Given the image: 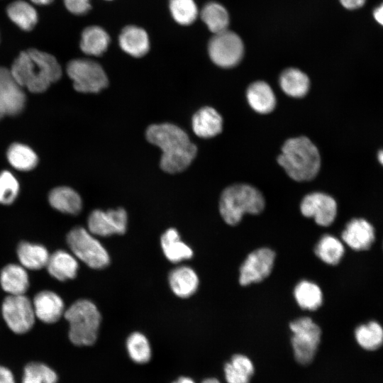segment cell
<instances>
[{
  "instance_id": "cell-1",
  "label": "cell",
  "mask_w": 383,
  "mask_h": 383,
  "mask_svg": "<svg viewBox=\"0 0 383 383\" xmlns=\"http://www.w3.org/2000/svg\"><path fill=\"white\" fill-rule=\"evenodd\" d=\"M148 140L162 150L161 168L168 173L184 170L194 159L197 148L186 132L171 123L153 124L146 131Z\"/></svg>"
},
{
  "instance_id": "cell-2",
  "label": "cell",
  "mask_w": 383,
  "mask_h": 383,
  "mask_svg": "<svg viewBox=\"0 0 383 383\" xmlns=\"http://www.w3.org/2000/svg\"><path fill=\"white\" fill-rule=\"evenodd\" d=\"M10 71L23 88L33 93L46 91L62 74L61 66L53 55L35 48L21 52Z\"/></svg>"
},
{
  "instance_id": "cell-3",
  "label": "cell",
  "mask_w": 383,
  "mask_h": 383,
  "mask_svg": "<svg viewBox=\"0 0 383 383\" xmlns=\"http://www.w3.org/2000/svg\"><path fill=\"white\" fill-rule=\"evenodd\" d=\"M277 162L287 174L297 182L313 179L321 167V157L316 146L305 136L286 140Z\"/></svg>"
},
{
  "instance_id": "cell-4",
  "label": "cell",
  "mask_w": 383,
  "mask_h": 383,
  "mask_svg": "<svg viewBox=\"0 0 383 383\" xmlns=\"http://www.w3.org/2000/svg\"><path fill=\"white\" fill-rule=\"evenodd\" d=\"M265 206L264 196L257 189L246 184H236L222 192L219 212L228 225L236 226L245 213L260 214Z\"/></svg>"
},
{
  "instance_id": "cell-5",
  "label": "cell",
  "mask_w": 383,
  "mask_h": 383,
  "mask_svg": "<svg viewBox=\"0 0 383 383\" xmlns=\"http://www.w3.org/2000/svg\"><path fill=\"white\" fill-rule=\"evenodd\" d=\"M64 315L70 325L68 336L74 345L89 346L96 341L101 317L93 302L87 299L77 300Z\"/></svg>"
},
{
  "instance_id": "cell-6",
  "label": "cell",
  "mask_w": 383,
  "mask_h": 383,
  "mask_svg": "<svg viewBox=\"0 0 383 383\" xmlns=\"http://www.w3.org/2000/svg\"><path fill=\"white\" fill-rule=\"evenodd\" d=\"M67 242L74 255L89 267L100 270L109 265L110 257L106 250L85 228L72 229L67 235Z\"/></svg>"
},
{
  "instance_id": "cell-7",
  "label": "cell",
  "mask_w": 383,
  "mask_h": 383,
  "mask_svg": "<svg viewBox=\"0 0 383 383\" xmlns=\"http://www.w3.org/2000/svg\"><path fill=\"white\" fill-rule=\"evenodd\" d=\"M289 329L295 359L302 365L310 363L321 341V328L310 317H301L289 323Z\"/></svg>"
},
{
  "instance_id": "cell-8",
  "label": "cell",
  "mask_w": 383,
  "mask_h": 383,
  "mask_svg": "<svg viewBox=\"0 0 383 383\" xmlns=\"http://www.w3.org/2000/svg\"><path fill=\"white\" fill-rule=\"evenodd\" d=\"M66 70L77 91L98 93L108 85V78L102 67L91 60H72L67 63Z\"/></svg>"
},
{
  "instance_id": "cell-9",
  "label": "cell",
  "mask_w": 383,
  "mask_h": 383,
  "mask_svg": "<svg viewBox=\"0 0 383 383\" xmlns=\"http://www.w3.org/2000/svg\"><path fill=\"white\" fill-rule=\"evenodd\" d=\"M208 51L213 63L223 68H230L241 60L244 48L240 38L227 29L214 34L209 42Z\"/></svg>"
},
{
  "instance_id": "cell-10",
  "label": "cell",
  "mask_w": 383,
  "mask_h": 383,
  "mask_svg": "<svg viewBox=\"0 0 383 383\" xmlns=\"http://www.w3.org/2000/svg\"><path fill=\"white\" fill-rule=\"evenodd\" d=\"M1 312L9 328L17 334L27 333L35 323L33 304L24 294L6 296L2 304Z\"/></svg>"
},
{
  "instance_id": "cell-11",
  "label": "cell",
  "mask_w": 383,
  "mask_h": 383,
  "mask_svg": "<svg viewBox=\"0 0 383 383\" xmlns=\"http://www.w3.org/2000/svg\"><path fill=\"white\" fill-rule=\"evenodd\" d=\"M275 257V252L267 247L249 253L239 269L240 284L245 287L265 279L272 271Z\"/></svg>"
},
{
  "instance_id": "cell-12",
  "label": "cell",
  "mask_w": 383,
  "mask_h": 383,
  "mask_svg": "<svg viewBox=\"0 0 383 383\" xmlns=\"http://www.w3.org/2000/svg\"><path fill=\"white\" fill-rule=\"evenodd\" d=\"M127 213L123 208L106 211L96 209L88 218L89 231L92 235L106 237L114 234L122 235L126 231Z\"/></svg>"
},
{
  "instance_id": "cell-13",
  "label": "cell",
  "mask_w": 383,
  "mask_h": 383,
  "mask_svg": "<svg viewBox=\"0 0 383 383\" xmlns=\"http://www.w3.org/2000/svg\"><path fill=\"white\" fill-rule=\"evenodd\" d=\"M300 211L303 216L313 218L318 226L327 227L333 223L336 217L337 203L330 195L313 192L303 198Z\"/></svg>"
},
{
  "instance_id": "cell-14",
  "label": "cell",
  "mask_w": 383,
  "mask_h": 383,
  "mask_svg": "<svg viewBox=\"0 0 383 383\" xmlns=\"http://www.w3.org/2000/svg\"><path fill=\"white\" fill-rule=\"evenodd\" d=\"M26 94L10 70L0 67V112L3 116H16L24 109Z\"/></svg>"
},
{
  "instance_id": "cell-15",
  "label": "cell",
  "mask_w": 383,
  "mask_h": 383,
  "mask_svg": "<svg viewBox=\"0 0 383 383\" xmlns=\"http://www.w3.org/2000/svg\"><path fill=\"white\" fill-rule=\"evenodd\" d=\"M341 238L353 250H367L375 240L374 228L365 218H354L347 223Z\"/></svg>"
},
{
  "instance_id": "cell-16",
  "label": "cell",
  "mask_w": 383,
  "mask_h": 383,
  "mask_svg": "<svg viewBox=\"0 0 383 383\" xmlns=\"http://www.w3.org/2000/svg\"><path fill=\"white\" fill-rule=\"evenodd\" d=\"M35 316L45 323L57 322L65 312L62 299L53 292L42 291L33 301Z\"/></svg>"
},
{
  "instance_id": "cell-17",
  "label": "cell",
  "mask_w": 383,
  "mask_h": 383,
  "mask_svg": "<svg viewBox=\"0 0 383 383\" xmlns=\"http://www.w3.org/2000/svg\"><path fill=\"white\" fill-rule=\"evenodd\" d=\"M118 41L121 48L135 57H143L150 49V41L146 31L135 26L123 28Z\"/></svg>"
},
{
  "instance_id": "cell-18",
  "label": "cell",
  "mask_w": 383,
  "mask_h": 383,
  "mask_svg": "<svg viewBox=\"0 0 383 383\" xmlns=\"http://www.w3.org/2000/svg\"><path fill=\"white\" fill-rule=\"evenodd\" d=\"M192 124L193 131L196 135L208 138L221 132L223 119L214 109L204 107L194 113Z\"/></svg>"
},
{
  "instance_id": "cell-19",
  "label": "cell",
  "mask_w": 383,
  "mask_h": 383,
  "mask_svg": "<svg viewBox=\"0 0 383 383\" xmlns=\"http://www.w3.org/2000/svg\"><path fill=\"white\" fill-rule=\"evenodd\" d=\"M168 281L173 293L181 298L192 296L199 286L196 273L187 266H180L172 270L169 274Z\"/></svg>"
},
{
  "instance_id": "cell-20",
  "label": "cell",
  "mask_w": 383,
  "mask_h": 383,
  "mask_svg": "<svg viewBox=\"0 0 383 383\" xmlns=\"http://www.w3.org/2000/svg\"><path fill=\"white\" fill-rule=\"evenodd\" d=\"M246 96L250 107L260 113H269L276 106V98L272 88L262 81L251 84L247 89Z\"/></svg>"
},
{
  "instance_id": "cell-21",
  "label": "cell",
  "mask_w": 383,
  "mask_h": 383,
  "mask_svg": "<svg viewBox=\"0 0 383 383\" xmlns=\"http://www.w3.org/2000/svg\"><path fill=\"white\" fill-rule=\"evenodd\" d=\"M46 267L52 277L59 281H65L76 277L78 262L71 254L59 250L50 255Z\"/></svg>"
},
{
  "instance_id": "cell-22",
  "label": "cell",
  "mask_w": 383,
  "mask_h": 383,
  "mask_svg": "<svg viewBox=\"0 0 383 383\" xmlns=\"http://www.w3.org/2000/svg\"><path fill=\"white\" fill-rule=\"evenodd\" d=\"M0 284L9 295L24 294L29 287L28 273L21 265H7L1 272Z\"/></svg>"
},
{
  "instance_id": "cell-23",
  "label": "cell",
  "mask_w": 383,
  "mask_h": 383,
  "mask_svg": "<svg viewBox=\"0 0 383 383\" xmlns=\"http://www.w3.org/2000/svg\"><path fill=\"white\" fill-rule=\"evenodd\" d=\"M109 43L110 37L104 28L91 26L82 32L79 47L86 55L99 56L105 52Z\"/></svg>"
},
{
  "instance_id": "cell-24",
  "label": "cell",
  "mask_w": 383,
  "mask_h": 383,
  "mask_svg": "<svg viewBox=\"0 0 383 383\" xmlns=\"http://www.w3.org/2000/svg\"><path fill=\"white\" fill-rule=\"evenodd\" d=\"M50 205L56 210L76 215L81 211L82 202L79 194L68 187H58L49 194Z\"/></svg>"
},
{
  "instance_id": "cell-25",
  "label": "cell",
  "mask_w": 383,
  "mask_h": 383,
  "mask_svg": "<svg viewBox=\"0 0 383 383\" xmlns=\"http://www.w3.org/2000/svg\"><path fill=\"white\" fill-rule=\"evenodd\" d=\"M160 243L164 255L172 262H179L193 256L192 250L181 240L174 228L167 229L161 236Z\"/></svg>"
},
{
  "instance_id": "cell-26",
  "label": "cell",
  "mask_w": 383,
  "mask_h": 383,
  "mask_svg": "<svg viewBox=\"0 0 383 383\" xmlns=\"http://www.w3.org/2000/svg\"><path fill=\"white\" fill-rule=\"evenodd\" d=\"M9 18L20 29L32 30L38 23V15L35 9L24 0H16L6 7Z\"/></svg>"
},
{
  "instance_id": "cell-27",
  "label": "cell",
  "mask_w": 383,
  "mask_h": 383,
  "mask_svg": "<svg viewBox=\"0 0 383 383\" xmlns=\"http://www.w3.org/2000/svg\"><path fill=\"white\" fill-rule=\"evenodd\" d=\"M17 255L24 268L40 270L46 267L50 255L42 245L21 242L17 248Z\"/></svg>"
},
{
  "instance_id": "cell-28",
  "label": "cell",
  "mask_w": 383,
  "mask_h": 383,
  "mask_svg": "<svg viewBox=\"0 0 383 383\" xmlns=\"http://www.w3.org/2000/svg\"><path fill=\"white\" fill-rule=\"evenodd\" d=\"M294 297L299 306L305 310L316 311L323 304V293L320 287L309 280H301L294 289Z\"/></svg>"
},
{
  "instance_id": "cell-29",
  "label": "cell",
  "mask_w": 383,
  "mask_h": 383,
  "mask_svg": "<svg viewBox=\"0 0 383 383\" xmlns=\"http://www.w3.org/2000/svg\"><path fill=\"white\" fill-rule=\"evenodd\" d=\"M279 84L283 91L289 96L300 98L309 91L310 81L307 75L296 68H289L280 75Z\"/></svg>"
},
{
  "instance_id": "cell-30",
  "label": "cell",
  "mask_w": 383,
  "mask_h": 383,
  "mask_svg": "<svg viewBox=\"0 0 383 383\" xmlns=\"http://www.w3.org/2000/svg\"><path fill=\"white\" fill-rule=\"evenodd\" d=\"M254 370L249 357L236 354L224 366L225 378L228 383H249Z\"/></svg>"
},
{
  "instance_id": "cell-31",
  "label": "cell",
  "mask_w": 383,
  "mask_h": 383,
  "mask_svg": "<svg viewBox=\"0 0 383 383\" xmlns=\"http://www.w3.org/2000/svg\"><path fill=\"white\" fill-rule=\"evenodd\" d=\"M313 251L315 255L326 264L336 265L344 255L345 248L337 238L326 234L320 238Z\"/></svg>"
},
{
  "instance_id": "cell-32",
  "label": "cell",
  "mask_w": 383,
  "mask_h": 383,
  "mask_svg": "<svg viewBox=\"0 0 383 383\" xmlns=\"http://www.w3.org/2000/svg\"><path fill=\"white\" fill-rule=\"evenodd\" d=\"M201 18L213 33H218L228 29L229 16L227 10L214 1L207 3L202 9Z\"/></svg>"
},
{
  "instance_id": "cell-33",
  "label": "cell",
  "mask_w": 383,
  "mask_h": 383,
  "mask_svg": "<svg viewBox=\"0 0 383 383\" xmlns=\"http://www.w3.org/2000/svg\"><path fill=\"white\" fill-rule=\"evenodd\" d=\"M357 343L365 350L378 349L383 342V330L381 325L374 321L358 326L355 330Z\"/></svg>"
},
{
  "instance_id": "cell-34",
  "label": "cell",
  "mask_w": 383,
  "mask_h": 383,
  "mask_svg": "<svg viewBox=\"0 0 383 383\" xmlns=\"http://www.w3.org/2000/svg\"><path fill=\"white\" fill-rule=\"evenodd\" d=\"M6 155L11 165L18 170H31L38 164V159L35 152L24 144H12L9 148Z\"/></svg>"
},
{
  "instance_id": "cell-35",
  "label": "cell",
  "mask_w": 383,
  "mask_h": 383,
  "mask_svg": "<svg viewBox=\"0 0 383 383\" xmlns=\"http://www.w3.org/2000/svg\"><path fill=\"white\" fill-rule=\"evenodd\" d=\"M126 348L131 359L138 364H144L151 358V348L147 338L139 332L131 333L126 340Z\"/></svg>"
},
{
  "instance_id": "cell-36",
  "label": "cell",
  "mask_w": 383,
  "mask_h": 383,
  "mask_svg": "<svg viewBox=\"0 0 383 383\" xmlns=\"http://www.w3.org/2000/svg\"><path fill=\"white\" fill-rule=\"evenodd\" d=\"M56 372L45 364L32 362L23 370L22 383H57Z\"/></svg>"
},
{
  "instance_id": "cell-37",
  "label": "cell",
  "mask_w": 383,
  "mask_h": 383,
  "mask_svg": "<svg viewBox=\"0 0 383 383\" xmlns=\"http://www.w3.org/2000/svg\"><path fill=\"white\" fill-rule=\"evenodd\" d=\"M169 8L174 20L183 26L194 23L198 15L194 0H170Z\"/></svg>"
},
{
  "instance_id": "cell-38",
  "label": "cell",
  "mask_w": 383,
  "mask_h": 383,
  "mask_svg": "<svg viewBox=\"0 0 383 383\" xmlns=\"http://www.w3.org/2000/svg\"><path fill=\"white\" fill-rule=\"evenodd\" d=\"M18 192L19 184L16 178L10 172L2 171L0 173V204H12Z\"/></svg>"
},
{
  "instance_id": "cell-39",
  "label": "cell",
  "mask_w": 383,
  "mask_h": 383,
  "mask_svg": "<svg viewBox=\"0 0 383 383\" xmlns=\"http://www.w3.org/2000/svg\"><path fill=\"white\" fill-rule=\"evenodd\" d=\"M63 3L69 12L77 16L87 13L91 8L90 0H63Z\"/></svg>"
},
{
  "instance_id": "cell-40",
  "label": "cell",
  "mask_w": 383,
  "mask_h": 383,
  "mask_svg": "<svg viewBox=\"0 0 383 383\" xmlns=\"http://www.w3.org/2000/svg\"><path fill=\"white\" fill-rule=\"evenodd\" d=\"M0 383H16L11 371L0 365Z\"/></svg>"
},
{
  "instance_id": "cell-41",
  "label": "cell",
  "mask_w": 383,
  "mask_h": 383,
  "mask_svg": "<svg viewBox=\"0 0 383 383\" xmlns=\"http://www.w3.org/2000/svg\"><path fill=\"white\" fill-rule=\"evenodd\" d=\"M341 4L348 9H355L361 7L365 0H340Z\"/></svg>"
},
{
  "instance_id": "cell-42",
  "label": "cell",
  "mask_w": 383,
  "mask_h": 383,
  "mask_svg": "<svg viewBox=\"0 0 383 383\" xmlns=\"http://www.w3.org/2000/svg\"><path fill=\"white\" fill-rule=\"evenodd\" d=\"M374 17L375 20L380 24L383 22V8L382 5L376 9L374 11Z\"/></svg>"
},
{
  "instance_id": "cell-43",
  "label": "cell",
  "mask_w": 383,
  "mask_h": 383,
  "mask_svg": "<svg viewBox=\"0 0 383 383\" xmlns=\"http://www.w3.org/2000/svg\"><path fill=\"white\" fill-rule=\"evenodd\" d=\"M33 4L39 6H47L50 4L54 0H30Z\"/></svg>"
},
{
  "instance_id": "cell-44",
  "label": "cell",
  "mask_w": 383,
  "mask_h": 383,
  "mask_svg": "<svg viewBox=\"0 0 383 383\" xmlns=\"http://www.w3.org/2000/svg\"><path fill=\"white\" fill-rule=\"evenodd\" d=\"M173 383H195L191 378L187 377H179L177 382Z\"/></svg>"
},
{
  "instance_id": "cell-45",
  "label": "cell",
  "mask_w": 383,
  "mask_h": 383,
  "mask_svg": "<svg viewBox=\"0 0 383 383\" xmlns=\"http://www.w3.org/2000/svg\"><path fill=\"white\" fill-rule=\"evenodd\" d=\"M201 383H221L216 378H207L204 379Z\"/></svg>"
},
{
  "instance_id": "cell-46",
  "label": "cell",
  "mask_w": 383,
  "mask_h": 383,
  "mask_svg": "<svg viewBox=\"0 0 383 383\" xmlns=\"http://www.w3.org/2000/svg\"><path fill=\"white\" fill-rule=\"evenodd\" d=\"M378 159H379V161L380 162V163L382 164L383 163V152H382V150H380L379 152Z\"/></svg>"
},
{
  "instance_id": "cell-47",
  "label": "cell",
  "mask_w": 383,
  "mask_h": 383,
  "mask_svg": "<svg viewBox=\"0 0 383 383\" xmlns=\"http://www.w3.org/2000/svg\"><path fill=\"white\" fill-rule=\"evenodd\" d=\"M2 116H3L2 113L0 112V119H1V118Z\"/></svg>"
},
{
  "instance_id": "cell-48",
  "label": "cell",
  "mask_w": 383,
  "mask_h": 383,
  "mask_svg": "<svg viewBox=\"0 0 383 383\" xmlns=\"http://www.w3.org/2000/svg\"><path fill=\"white\" fill-rule=\"evenodd\" d=\"M107 1H111V0H107Z\"/></svg>"
}]
</instances>
